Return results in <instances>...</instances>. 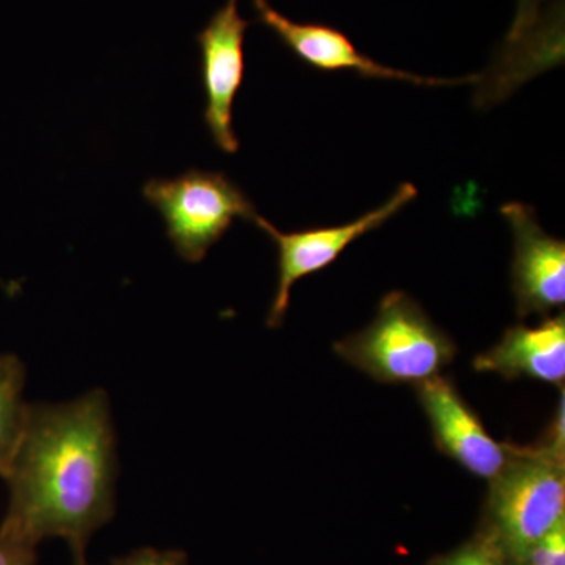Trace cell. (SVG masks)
<instances>
[{
    "mask_svg": "<svg viewBox=\"0 0 565 565\" xmlns=\"http://www.w3.org/2000/svg\"><path fill=\"white\" fill-rule=\"evenodd\" d=\"M501 214L514 234L511 282L520 318L559 310L565 303L564 241L546 234L527 204H504Z\"/></svg>",
    "mask_w": 565,
    "mask_h": 565,
    "instance_id": "52a82bcc",
    "label": "cell"
},
{
    "mask_svg": "<svg viewBox=\"0 0 565 565\" xmlns=\"http://www.w3.org/2000/svg\"><path fill=\"white\" fill-rule=\"evenodd\" d=\"M565 452L548 444L509 445L503 470L490 479L489 534L514 565L565 520Z\"/></svg>",
    "mask_w": 565,
    "mask_h": 565,
    "instance_id": "7a4b0ae2",
    "label": "cell"
},
{
    "mask_svg": "<svg viewBox=\"0 0 565 565\" xmlns=\"http://www.w3.org/2000/svg\"><path fill=\"white\" fill-rule=\"evenodd\" d=\"M512 561L504 555L492 539L486 537L481 541L471 542L456 550L451 555L438 561L437 565H511Z\"/></svg>",
    "mask_w": 565,
    "mask_h": 565,
    "instance_id": "4fadbf2b",
    "label": "cell"
},
{
    "mask_svg": "<svg viewBox=\"0 0 565 565\" xmlns=\"http://www.w3.org/2000/svg\"><path fill=\"white\" fill-rule=\"evenodd\" d=\"M25 366L14 353H0V478L20 444L29 403L24 399Z\"/></svg>",
    "mask_w": 565,
    "mask_h": 565,
    "instance_id": "8fae6325",
    "label": "cell"
},
{
    "mask_svg": "<svg viewBox=\"0 0 565 565\" xmlns=\"http://www.w3.org/2000/svg\"><path fill=\"white\" fill-rule=\"evenodd\" d=\"M416 195H418V191L415 185L404 182L382 206L367 212L363 217L344 223V225L322 226V228H310L305 232H280L275 228L273 223L256 214L253 222L273 239L278 253L277 289H275L273 305L267 315V326L270 329H278L285 321L289 299H291V289L297 281L308 275L319 273L337 262L338 256L349 245L355 243L364 234L381 228L397 212L414 202Z\"/></svg>",
    "mask_w": 565,
    "mask_h": 565,
    "instance_id": "5b68a950",
    "label": "cell"
},
{
    "mask_svg": "<svg viewBox=\"0 0 565 565\" xmlns=\"http://www.w3.org/2000/svg\"><path fill=\"white\" fill-rule=\"evenodd\" d=\"M248 28L250 21L241 17L237 0H226L195 39L200 47V76L206 95L204 122L218 150L226 154L239 150L233 128V107L244 82V41Z\"/></svg>",
    "mask_w": 565,
    "mask_h": 565,
    "instance_id": "8992f818",
    "label": "cell"
},
{
    "mask_svg": "<svg viewBox=\"0 0 565 565\" xmlns=\"http://www.w3.org/2000/svg\"><path fill=\"white\" fill-rule=\"evenodd\" d=\"M74 565H88L85 552L73 553Z\"/></svg>",
    "mask_w": 565,
    "mask_h": 565,
    "instance_id": "e0dca14e",
    "label": "cell"
},
{
    "mask_svg": "<svg viewBox=\"0 0 565 565\" xmlns=\"http://www.w3.org/2000/svg\"><path fill=\"white\" fill-rule=\"evenodd\" d=\"M475 370L509 379H533L563 386L565 381V316L539 326L505 330L500 343L476 356Z\"/></svg>",
    "mask_w": 565,
    "mask_h": 565,
    "instance_id": "30bf717a",
    "label": "cell"
},
{
    "mask_svg": "<svg viewBox=\"0 0 565 565\" xmlns=\"http://www.w3.org/2000/svg\"><path fill=\"white\" fill-rule=\"evenodd\" d=\"M110 565H189V561L180 550L140 548L117 557Z\"/></svg>",
    "mask_w": 565,
    "mask_h": 565,
    "instance_id": "2e32d148",
    "label": "cell"
},
{
    "mask_svg": "<svg viewBox=\"0 0 565 565\" xmlns=\"http://www.w3.org/2000/svg\"><path fill=\"white\" fill-rule=\"evenodd\" d=\"M522 565H565V520L527 552Z\"/></svg>",
    "mask_w": 565,
    "mask_h": 565,
    "instance_id": "9a60e30c",
    "label": "cell"
},
{
    "mask_svg": "<svg viewBox=\"0 0 565 565\" xmlns=\"http://www.w3.org/2000/svg\"><path fill=\"white\" fill-rule=\"evenodd\" d=\"M36 544L13 523H0V565H35Z\"/></svg>",
    "mask_w": 565,
    "mask_h": 565,
    "instance_id": "7c38bea8",
    "label": "cell"
},
{
    "mask_svg": "<svg viewBox=\"0 0 565 565\" xmlns=\"http://www.w3.org/2000/svg\"><path fill=\"white\" fill-rule=\"evenodd\" d=\"M253 9L263 25L281 41L286 50L292 52L299 61L322 71H355L367 79H386L412 82L415 85H451L476 82L478 76L463 79H434L407 71L390 68L367 57L349 40L345 33L332 25L319 22H297L289 20L274 9L267 0H253Z\"/></svg>",
    "mask_w": 565,
    "mask_h": 565,
    "instance_id": "9c48e42d",
    "label": "cell"
},
{
    "mask_svg": "<svg viewBox=\"0 0 565 565\" xmlns=\"http://www.w3.org/2000/svg\"><path fill=\"white\" fill-rule=\"evenodd\" d=\"M143 196L162 215L174 250L192 264L206 258L236 218L253 222L256 215L243 189L221 172L191 169L177 178H152Z\"/></svg>",
    "mask_w": 565,
    "mask_h": 565,
    "instance_id": "277c9868",
    "label": "cell"
},
{
    "mask_svg": "<svg viewBox=\"0 0 565 565\" xmlns=\"http://www.w3.org/2000/svg\"><path fill=\"white\" fill-rule=\"evenodd\" d=\"M334 352L382 384L419 385L440 375L457 348L405 292H390L370 326L334 344Z\"/></svg>",
    "mask_w": 565,
    "mask_h": 565,
    "instance_id": "3957f363",
    "label": "cell"
},
{
    "mask_svg": "<svg viewBox=\"0 0 565 565\" xmlns=\"http://www.w3.org/2000/svg\"><path fill=\"white\" fill-rule=\"evenodd\" d=\"M2 479L9 487L6 520L36 545L61 537L71 552H85L115 514L117 451L107 393L29 405Z\"/></svg>",
    "mask_w": 565,
    "mask_h": 565,
    "instance_id": "6da1fadb",
    "label": "cell"
},
{
    "mask_svg": "<svg viewBox=\"0 0 565 565\" xmlns=\"http://www.w3.org/2000/svg\"><path fill=\"white\" fill-rule=\"evenodd\" d=\"M544 0H516V13L508 33V44L512 50L527 47L534 44L533 36L541 21V7Z\"/></svg>",
    "mask_w": 565,
    "mask_h": 565,
    "instance_id": "5bb4252c",
    "label": "cell"
},
{
    "mask_svg": "<svg viewBox=\"0 0 565 565\" xmlns=\"http://www.w3.org/2000/svg\"><path fill=\"white\" fill-rule=\"evenodd\" d=\"M419 404L429 419L435 445L468 473L493 479L503 470L509 445L494 440L481 418L467 404L449 379L435 375L416 385Z\"/></svg>",
    "mask_w": 565,
    "mask_h": 565,
    "instance_id": "ba28073f",
    "label": "cell"
}]
</instances>
